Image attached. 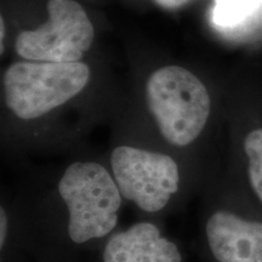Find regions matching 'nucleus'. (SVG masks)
Returning a JSON list of instances; mask_svg holds the SVG:
<instances>
[{
  "label": "nucleus",
  "mask_w": 262,
  "mask_h": 262,
  "mask_svg": "<svg viewBox=\"0 0 262 262\" xmlns=\"http://www.w3.org/2000/svg\"><path fill=\"white\" fill-rule=\"evenodd\" d=\"M164 222L139 217L106 239L88 262H186L182 245Z\"/></svg>",
  "instance_id": "nucleus-7"
},
{
  "label": "nucleus",
  "mask_w": 262,
  "mask_h": 262,
  "mask_svg": "<svg viewBox=\"0 0 262 262\" xmlns=\"http://www.w3.org/2000/svg\"><path fill=\"white\" fill-rule=\"evenodd\" d=\"M108 166L126 204L139 217L164 222L181 212L204 182L170 153L135 145H117Z\"/></svg>",
  "instance_id": "nucleus-2"
},
{
  "label": "nucleus",
  "mask_w": 262,
  "mask_h": 262,
  "mask_svg": "<svg viewBox=\"0 0 262 262\" xmlns=\"http://www.w3.org/2000/svg\"><path fill=\"white\" fill-rule=\"evenodd\" d=\"M242 150L244 168L242 175L229 180L262 211V126L254 127L245 134Z\"/></svg>",
  "instance_id": "nucleus-8"
},
{
  "label": "nucleus",
  "mask_w": 262,
  "mask_h": 262,
  "mask_svg": "<svg viewBox=\"0 0 262 262\" xmlns=\"http://www.w3.org/2000/svg\"><path fill=\"white\" fill-rule=\"evenodd\" d=\"M155 2L164 9L172 10V9L181 8V6L185 5L186 3H188L189 0H155Z\"/></svg>",
  "instance_id": "nucleus-10"
},
{
  "label": "nucleus",
  "mask_w": 262,
  "mask_h": 262,
  "mask_svg": "<svg viewBox=\"0 0 262 262\" xmlns=\"http://www.w3.org/2000/svg\"><path fill=\"white\" fill-rule=\"evenodd\" d=\"M146 103L159 135L173 148L195 145L210 120L208 89L199 78L180 66H166L150 74L146 84Z\"/></svg>",
  "instance_id": "nucleus-4"
},
{
  "label": "nucleus",
  "mask_w": 262,
  "mask_h": 262,
  "mask_svg": "<svg viewBox=\"0 0 262 262\" xmlns=\"http://www.w3.org/2000/svg\"><path fill=\"white\" fill-rule=\"evenodd\" d=\"M262 0H216L214 21L221 27H234L255 14Z\"/></svg>",
  "instance_id": "nucleus-9"
},
{
  "label": "nucleus",
  "mask_w": 262,
  "mask_h": 262,
  "mask_svg": "<svg viewBox=\"0 0 262 262\" xmlns=\"http://www.w3.org/2000/svg\"><path fill=\"white\" fill-rule=\"evenodd\" d=\"M5 193L32 262H88L120 227L126 204L108 164L94 159L72 160Z\"/></svg>",
  "instance_id": "nucleus-1"
},
{
  "label": "nucleus",
  "mask_w": 262,
  "mask_h": 262,
  "mask_svg": "<svg viewBox=\"0 0 262 262\" xmlns=\"http://www.w3.org/2000/svg\"><path fill=\"white\" fill-rule=\"evenodd\" d=\"M49 21L35 31L19 33L16 51L31 61L79 62L94 42V26L75 0H49Z\"/></svg>",
  "instance_id": "nucleus-6"
},
{
  "label": "nucleus",
  "mask_w": 262,
  "mask_h": 262,
  "mask_svg": "<svg viewBox=\"0 0 262 262\" xmlns=\"http://www.w3.org/2000/svg\"><path fill=\"white\" fill-rule=\"evenodd\" d=\"M0 31H2V38H0L2 45H0V51H2L3 54V52H4V40H5V22L3 17H0Z\"/></svg>",
  "instance_id": "nucleus-11"
},
{
  "label": "nucleus",
  "mask_w": 262,
  "mask_h": 262,
  "mask_svg": "<svg viewBox=\"0 0 262 262\" xmlns=\"http://www.w3.org/2000/svg\"><path fill=\"white\" fill-rule=\"evenodd\" d=\"M89 79L81 62H15L3 78L5 107L19 122H37L73 100Z\"/></svg>",
  "instance_id": "nucleus-5"
},
{
  "label": "nucleus",
  "mask_w": 262,
  "mask_h": 262,
  "mask_svg": "<svg viewBox=\"0 0 262 262\" xmlns=\"http://www.w3.org/2000/svg\"><path fill=\"white\" fill-rule=\"evenodd\" d=\"M196 245L203 262H262V211L232 181L199 193Z\"/></svg>",
  "instance_id": "nucleus-3"
}]
</instances>
